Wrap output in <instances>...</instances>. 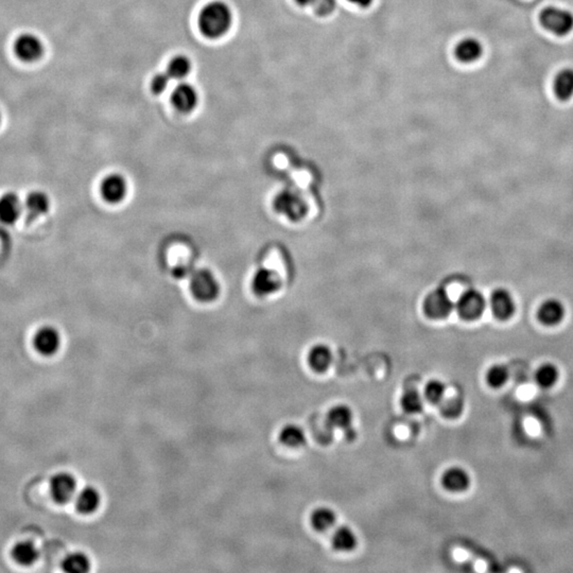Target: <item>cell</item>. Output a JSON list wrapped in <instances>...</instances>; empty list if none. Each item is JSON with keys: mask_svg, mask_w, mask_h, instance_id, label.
Wrapping results in <instances>:
<instances>
[{"mask_svg": "<svg viewBox=\"0 0 573 573\" xmlns=\"http://www.w3.org/2000/svg\"><path fill=\"white\" fill-rule=\"evenodd\" d=\"M232 22V10L223 1H211L207 3L199 14L200 31L204 36L216 40L228 34Z\"/></svg>", "mask_w": 573, "mask_h": 573, "instance_id": "6da1fadb", "label": "cell"}, {"mask_svg": "<svg viewBox=\"0 0 573 573\" xmlns=\"http://www.w3.org/2000/svg\"><path fill=\"white\" fill-rule=\"evenodd\" d=\"M191 295L202 303H211L219 297L221 285L216 275L208 269L193 270L189 276Z\"/></svg>", "mask_w": 573, "mask_h": 573, "instance_id": "7a4b0ae2", "label": "cell"}, {"mask_svg": "<svg viewBox=\"0 0 573 573\" xmlns=\"http://www.w3.org/2000/svg\"><path fill=\"white\" fill-rule=\"evenodd\" d=\"M539 20L544 29L556 36H567L573 30V13L563 8H546L540 13Z\"/></svg>", "mask_w": 573, "mask_h": 573, "instance_id": "3957f363", "label": "cell"}, {"mask_svg": "<svg viewBox=\"0 0 573 573\" xmlns=\"http://www.w3.org/2000/svg\"><path fill=\"white\" fill-rule=\"evenodd\" d=\"M275 211L292 221L302 219L307 211L305 202L301 195L290 189H285L277 193L273 201Z\"/></svg>", "mask_w": 573, "mask_h": 573, "instance_id": "277c9868", "label": "cell"}, {"mask_svg": "<svg viewBox=\"0 0 573 573\" xmlns=\"http://www.w3.org/2000/svg\"><path fill=\"white\" fill-rule=\"evenodd\" d=\"M128 193V184L126 177L119 173H112L102 179L100 193L104 201L110 204H118L124 201Z\"/></svg>", "mask_w": 573, "mask_h": 573, "instance_id": "5b68a950", "label": "cell"}, {"mask_svg": "<svg viewBox=\"0 0 573 573\" xmlns=\"http://www.w3.org/2000/svg\"><path fill=\"white\" fill-rule=\"evenodd\" d=\"M51 496L59 505H65L75 498L77 479L69 472H59L50 480Z\"/></svg>", "mask_w": 573, "mask_h": 573, "instance_id": "8992f818", "label": "cell"}, {"mask_svg": "<svg viewBox=\"0 0 573 573\" xmlns=\"http://www.w3.org/2000/svg\"><path fill=\"white\" fill-rule=\"evenodd\" d=\"M14 51L17 58L24 62H36L44 54V45L34 34H20L14 43Z\"/></svg>", "mask_w": 573, "mask_h": 573, "instance_id": "52a82bcc", "label": "cell"}, {"mask_svg": "<svg viewBox=\"0 0 573 573\" xmlns=\"http://www.w3.org/2000/svg\"><path fill=\"white\" fill-rule=\"evenodd\" d=\"M61 343V334L54 326H43L34 334V348L42 356H54L60 350Z\"/></svg>", "mask_w": 573, "mask_h": 573, "instance_id": "ba28073f", "label": "cell"}, {"mask_svg": "<svg viewBox=\"0 0 573 573\" xmlns=\"http://www.w3.org/2000/svg\"><path fill=\"white\" fill-rule=\"evenodd\" d=\"M485 299L479 291L468 290L463 293L456 304V310L463 320L474 321L482 315Z\"/></svg>", "mask_w": 573, "mask_h": 573, "instance_id": "9c48e42d", "label": "cell"}, {"mask_svg": "<svg viewBox=\"0 0 573 573\" xmlns=\"http://www.w3.org/2000/svg\"><path fill=\"white\" fill-rule=\"evenodd\" d=\"M452 307L454 305H452V299L448 297L447 292L442 289L432 291L424 302V310H425L426 315L430 319L433 320L444 319L447 317L452 312Z\"/></svg>", "mask_w": 573, "mask_h": 573, "instance_id": "30bf717a", "label": "cell"}, {"mask_svg": "<svg viewBox=\"0 0 573 573\" xmlns=\"http://www.w3.org/2000/svg\"><path fill=\"white\" fill-rule=\"evenodd\" d=\"M24 204L16 193H5L0 198V222L5 225H13L22 217Z\"/></svg>", "mask_w": 573, "mask_h": 573, "instance_id": "8fae6325", "label": "cell"}, {"mask_svg": "<svg viewBox=\"0 0 573 573\" xmlns=\"http://www.w3.org/2000/svg\"><path fill=\"white\" fill-rule=\"evenodd\" d=\"M440 483L450 493H463L470 485L468 472L460 466H452L442 472Z\"/></svg>", "mask_w": 573, "mask_h": 573, "instance_id": "7c38bea8", "label": "cell"}, {"mask_svg": "<svg viewBox=\"0 0 573 573\" xmlns=\"http://www.w3.org/2000/svg\"><path fill=\"white\" fill-rule=\"evenodd\" d=\"M171 101L175 109L181 113H189L197 107L199 96L193 85L181 83L172 91Z\"/></svg>", "mask_w": 573, "mask_h": 573, "instance_id": "4fadbf2b", "label": "cell"}, {"mask_svg": "<svg viewBox=\"0 0 573 573\" xmlns=\"http://www.w3.org/2000/svg\"><path fill=\"white\" fill-rule=\"evenodd\" d=\"M491 307L493 315L500 321H507L515 313V302L509 291L497 289L491 297Z\"/></svg>", "mask_w": 573, "mask_h": 573, "instance_id": "5bb4252c", "label": "cell"}, {"mask_svg": "<svg viewBox=\"0 0 573 573\" xmlns=\"http://www.w3.org/2000/svg\"><path fill=\"white\" fill-rule=\"evenodd\" d=\"M281 281L278 276L269 269L257 270L252 279V289L258 297H266L278 290Z\"/></svg>", "mask_w": 573, "mask_h": 573, "instance_id": "9a60e30c", "label": "cell"}, {"mask_svg": "<svg viewBox=\"0 0 573 573\" xmlns=\"http://www.w3.org/2000/svg\"><path fill=\"white\" fill-rule=\"evenodd\" d=\"M49 209H50V199L48 195L43 191H32L24 201V211H26V216L29 221H34L46 215Z\"/></svg>", "mask_w": 573, "mask_h": 573, "instance_id": "2e32d148", "label": "cell"}, {"mask_svg": "<svg viewBox=\"0 0 573 573\" xmlns=\"http://www.w3.org/2000/svg\"><path fill=\"white\" fill-rule=\"evenodd\" d=\"M354 413L348 405H334L330 408L326 415V424L329 429H340L346 431L352 427Z\"/></svg>", "mask_w": 573, "mask_h": 573, "instance_id": "e0dca14e", "label": "cell"}, {"mask_svg": "<svg viewBox=\"0 0 573 573\" xmlns=\"http://www.w3.org/2000/svg\"><path fill=\"white\" fill-rule=\"evenodd\" d=\"M564 305L558 299H546L538 308L537 318L544 325H558L564 319Z\"/></svg>", "mask_w": 573, "mask_h": 573, "instance_id": "ac0fdd59", "label": "cell"}, {"mask_svg": "<svg viewBox=\"0 0 573 573\" xmlns=\"http://www.w3.org/2000/svg\"><path fill=\"white\" fill-rule=\"evenodd\" d=\"M101 505V493L94 486H85L75 496V507L83 515H91Z\"/></svg>", "mask_w": 573, "mask_h": 573, "instance_id": "d6986e66", "label": "cell"}, {"mask_svg": "<svg viewBox=\"0 0 573 573\" xmlns=\"http://www.w3.org/2000/svg\"><path fill=\"white\" fill-rule=\"evenodd\" d=\"M456 57L463 63L476 62L483 54V46L477 38H466L456 47Z\"/></svg>", "mask_w": 573, "mask_h": 573, "instance_id": "ffe728a7", "label": "cell"}, {"mask_svg": "<svg viewBox=\"0 0 573 573\" xmlns=\"http://www.w3.org/2000/svg\"><path fill=\"white\" fill-rule=\"evenodd\" d=\"M332 362V350L323 344L313 346L308 354V364L313 372L325 373Z\"/></svg>", "mask_w": 573, "mask_h": 573, "instance_id": "44dd1931", "label": "cell"}, {"mask_svg": "<svg viewBox=\"0 0 573 573\" xmlns=\"http://www.w3.org/2000/svg\"><path fill=\"white\" fill-rule=\"evenodd\" d=\"M357 539L354 530L346 526L338 527L332 534V546L336 551L350 552L356 548Z\"/></svg>", "mask_w": 573, "mask_h": 573, "instance_id": "7402d4cb", "label": "cell"}, {"mask_svg": "<svg viewBox=\"0 0 573 573\" xmlns=\"http://www.w3.org/2000/svg\"><path fill=\"white\" fill-rule=\"evenodd\" d=\"M12 558L22 566H32L40 558V552L32 542H20L12 549Z\"/></svg>", "mask_w": 573, "mask_h": 573, "instance_id": "603a6c76", "label": "cell"}, {"mask_svg": "<svg viewBox=\"0 0 573 573\" xmlns=\"http://www.w3.org/2000/svg\"><path fill=\"white\" fill-rule=\"evenodd\" d=\"M553 91L562 101H568L573 97V69L565 68L554 77Z\"/></svg>", "mask_w": 573, "mask_h": 573, "instance_id": "cb8c5ba5", "label": "cell"}, {"mask_svg": "<svg viewBox=\"0 0 573 573\" xmlns=\"http://www.w3.org/2000/svg\"><path fill=\"white\" fill-rule=\"evenodd\" d=\"M336 523V515L330 507H320L312 512L310 523L318 532H326L332 529Z\"/></svg>", "mask_w": 573, "mask_h": 573, "instance_id": "d4e9b609", "label": "cell"}, {"mask_svg": "<svg viewBox=\"0 0 573 573\" xmlns=\"http://www.w3.org/2000/svg\"><path fill=\"white\" fill-rule=\"evenodd\" d=\"M279 440L283 445L289 448L302 447L306 442L305 431L299 426L288 424L281 428L278 434Z\"/></svg>", "mask_w": 573, "mask_h": 573, "instance_id": "484cf974", "label": "cell"}, {"mask_svg": "<svg viewBox=\"0 0 573 573\" xmlns=\"http://www.w3.org/2000/svg\"><path fill=\"white\" fill-rule=\"evenodd\" d=\"M91 560L82 552H73L62 562V568L68 573H87L91 570Z\"/></svg>", "mask_w": 573, "mask_h": 573, "instance_id": "4316f807", "label": "cell"}, {"mask_svg": "<svg viewBox=\"0 0 573 573\" xmlns=\"http://www.w3.org/2000/svg\"><path fill=\"white\" fill-rule=\"evenodd\" d=\"M401 407L405 413H421L424 409V399L419 391L414 389H407L401 397Z\"/></svg>", "mask_w": 573, "mask_h": 573, "instance_id": "83f0119b", "label": "cell"}, {"mask_svg": "<svg viewBox=\"0 0 573 573\" xmlns=\"http://www.w3.org/2000/svg\"><path fill=\"white\" fill-rule=\"evenodd\" d=\"M558 370L552 363H544L536 371L535 380L540 387L550 389L558 380Z\"/></svg>", "mask_w": 573, "mask_h": 573, "instance_id": "f1b7e54d", "label": "cell"}, {"mask_svg": "<svg viewBox=\"0 0 573 573\" xmlns=\"http://www.w3.org/2000/svg\"><path fill=\"white\" fill-rule=\"evenodd\" d=\"M438 407H440V414L445 419H456L464 411V401L462 397L452 396L442 399Z\"/></svg>", "mask_w": 573, "mask_h": 573, "instance_id": "f546056e", "label": "cell"}, {"mask_svg": "<svg viewBox=\"0 0 573 573\" xmlns=\"http://www.w3.org/2000/svg\"><path fill=\"white\" fill-rule=\"evenodd\" d=\"M191 70V62L187 57L177 56L170 61L167 73L171 79L181 80L188 75Z\"/></svg>", "mask_w": 573, "mask_h": 573, "instance_id": "4dcf8cb0", "label": "cell"}, {"mask_svg": "<svg viewBox=\"0 0 573 573\" xmlns=\"http://www.w3.org/2000/svg\"><path fill=\"white\" fill-rule=\"evenodd\" d=\"M446 385L438 379H431L426 383L424 389V397L431 405H440L445 399Z\"/></svg>", "mask_w": 573, "mask_h": 573, "instance_id": "1f68e13d", "label": "cell"}, {"mask_svg": "<svg viewBox=\"0 0 573 573\" xmlns=\"http://www.w3.org/2000/svg\"><path fill=\"white\" fill-rule=\"evenodd\" d=\"M509 373L507 366L503 364H495L487 370L485 380L493 389L503 387L509 380Z\"/></svg>", "mask_w": 573, "mask_h": 573, "instance_id": "d6a6232c", "label": "cell"}, {"mask_svg": "<svg viewBox=\"0 0 573 573\" xmlns=\"http://www.w3.org/2000/svg\"><path fill=\"white\" fill-rule=\"evenodd\" d=\"M171 77H169L168 73H158L153 77L152 82H151V89L153 93L160 94L164 93L168 87L169 82H170Z\"/></svg>", "mask_w": 573, "mask_h": 573, "instance_id": "836d02e7", "label": "cell"}, {"mask_svg": "<svg viewBox=\"0 0 573 573\" xmlns=\"http://www.w3.org/2000/svg\"><path fill=\"white\" fill-rule=\"evenodd\" d=\"M336 7V0H315V3H313L315 13L322 16L332 13Z\"/></svg>", "mask_w": 573, "mask_h": 573, "instance_id": "e575fe53", "label": "cell"}, {"mask_svg": "<svg viewBox=\"0 0 573 573\" xmlns=\"http://www.w3.org/2000/svg\"><path fill=\"white\" fill-rule=\"evenodd\" d=\"M193 271V269L189 266L175 267L174 270H173V275L177 278H189Z\"/></svg>", "mask_w": 573, "mask_h": 573, "instance_id": "d590c367", "label": "cell"}, {"mask_svg": "<svg viewBox=\"0 0 573 573\" xmlns=\"http://www.w3.org/2000/svg\"><path fill=\"white\" fill-rule=\"evenodd\" d=\"M348 1L361 8L370 7V6L372 5L373 3V0H348Z\"/></svg>", "mask_w": 573, "mask_h": 573, "instance_id": "8d00e7d4", "label": "cell"}, {"mask_svg": "<svg viewBox=\"0 0 573 573\" xmlns=\"http://www.w3.org/2000/svg\"><path fill=\"white\" fill-rule=\"evenodd\" d=\"M299 6H303V7H307V6H313V3H315V0H295Z\"/></svg>", "mask_w": 573, "mask_h": 573, "instance_id": "74e56055", "label": "cell"}, {"mask_svg": "<svg viewBox=\"0 0 573 573\" xmlns=\"http://www.w3.org/2000/svg\"><path fill=\"white\" fill-rule=\"evenodd\" d=\"M0 124H1V114H0Z\"/></svg>", "mask_w": 573, "mask_h": 573, "instance_id": "f35d334b", "label": "cell"}]
</instances>
